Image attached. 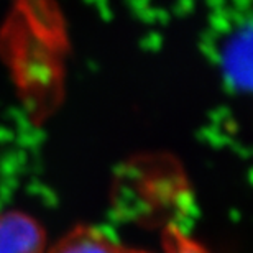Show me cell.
<instances>
[{"label":"cell","instance_id":"obj_1","mask_svg":"<svg viewBox=\"0 0 253 253\" xmlns=\"http://www.w3.org/2000/svg\"><path fill=\"white\" fill-rule=\"evenodd\" d=\"M44 232L22 212L0 214V253H43Z\"/></svg>","mask_w":253,"mask_h":253},{"label":"cell","instance_id":"obj_2","mask_svg":"<svg viewBox=\"0 0 253 253\" xmlns=\"http://www.w3.org/2000/svg\"><path fill=\"white\" fill-rule=\"evenodd\" d=\"M49 253H146L143 250L130 249L110 240L90 227H78L69 232Z\"/></svg>","mask_w":253,"mask_h":253},{"label":"cell","instance_id":"obj_3","mask_svg":"<svg viewBox=\"0 0 253 253\" xmlns=\"http://www.w3.org/2000/svg\"><path fill=\"white\" fill-rule=\"evenodd\" d=\"M165 253H207V250L181 232L176 225H168L163 230Z\"/></svg>","mask_w":253,"mask_h":253}]
</instances>
